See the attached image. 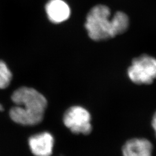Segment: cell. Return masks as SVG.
<instances>
[{"instance_id":"1","label":"cell","mask_w":156,"mask_h":156,"mask_svg":"<svg viewBox=\"0 0 156 156\" xmlns=\"http://www.w3.org/2000/svg\"><path fill=\"white\" fill-rule=\"evenodd\" d=\"M111 10L106 5H97L89 12L84 24L90 38L95 41L111 39L125 33L129 18L123 12H116L111 19Z\"/></svg>"},{"instance_id":"2","label":"cell","mask_w":156,"mask_h":156,"mask_svg":"<svg viewBox=\"0 0 156 156\" xmlns=\"http://www.w3.org/2000/svg\"><path fill=\"white\" fill-rule=\"evenodd\" d=\"M15 104L9 111V116L15 123L22 126H35L44 119L48 102L37 90L28 87H21L12 95Z\"/></svg>"},{"instance_id":"3","label":"cell","mask_w":156,"mask_h":156,"mask_svg":"<svg viewBox=\"0 0 156 156\" xmlns=\"http://www.w3.org/2000/svg\"><path fill=\"white\" fill-rule=\"evenodd\" d=\"M130 80L137 84H150L156 79V59L147 55L135 58L128 69Z\"/></svg>"},{"instance_id":"4","label":"cell","mask_w":156,"mask_h":156,"mask_svg":"<svg viewBox=\"0 0 156 156\" xmlns=\"http://www.w3.org/2000/svg\"><path fill=\"white\" fill-rule=\"evenodd\" d=\"M63 123L73 134L89 135L92 131L91 115L85 108L70 107L63 116Z\"/></svg>"},{"instance_id":"5","label":"cell","mask_w":156,"mask_h":156,"mask_svg":"<svg viewBox=\"0 0 156 156\" xmlns=\"http://www.w3.org/2000/svg\"><path fill=\"white\" fill-rule=\"evenodd\" d=\"M55 140L48 132L35 134L28 139L30 149L35 156H50L53 153Z\"/></svg>"},{"instance_id":"6","label":"cell","mask_w":156,"mask_h":156,"mask_svg":"<svg viewBox=\"0 0 156 156\" xmlns=\"http://www.w3.org/2000/svg\"><path fill=\"white\" fill-rule=\"evenodd\" d=\"M154 147L150 140L142 137L127 140L122 149L123 156H153Z\"/></svg>"},{"instance_id":"7","label":"cell","mask_w":156,"mask_h":156,"mask_svg":"<svg viewBox=\"0 0 156 156\" xmlns=\"http://www.w3.org/2000/svg\"><path fill=\"white\" fill-rule=\"evenodd\" d=\"M45 11L50 22L56 24L67 20L71 15L70 8L64 0H49Z\"/></svg>"},{"instance_id":"8","label":"cell","mask_w":156,"mask_h":156,"mask_svg":"<svg viewBox=\"0 0 156 156\" xmlns=\"http://www.w3.org/2000/svg\"><path fill=\"white\" fill-rule=\"evenodd\" d=\"M12 73L5 62L0 60V89L7 88L11 82Z\"/></svg>"},{"instance_id":"9","label":"cell","mask_w":156,"mask_h":156,"mask_svg":"<svg viewBox=\"0 0 156 156\" xmlns=\"http://www.w3.org/2000/svg\"><path fill=\"white\" fill-rule=\"evenodd\" d=\"M151 127L154 131V135L156 138V111L154 113L151 120Z\"/></svg>"},{"instance_id":"10","label":"cell","mask_w":156,"mask_h":156,"mask_svg":"<svg viewBox=\"0 0 156 156\" xmlns=\"http://www.w3.org/2000/svg\"><path fill=\"white\" fill-rule=\"evenodd\" d=\"M4 106H2V104H0V111H4Z\"/></svg>"}]
</instances>
